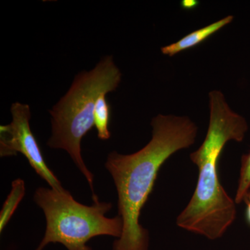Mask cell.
Returning <instances> with one entry per match:
<instances>
[{"label": "cell", "mask_w": 250, "mask_h": 250, "mask_svg": "<svg viewBox=\"0 0 250 250\" xmlns=\"http://www.w3.org/2000/svg\"><path fill=\"white\" fill-rule=\"evenodd\" d=\"M152 139L138 152L114 151L105 164L116 185L123 232L113 250H148L149 233L139 223L143 207L152 192L158 172L172 154L195 142L198 127L187 116L159 114L153 118Z\"/></svg>", "instance_id": "6da1fadb"}, {"label": "cell", "mask_w": 250, "mask_h": 250, "mask_svg": "<svg viewBox=\"0 0 250 250\" xmlns=\"http://www.w3.org/2000/svg\"><path fill=\"white\" fill-rule=\"evenodd\" d=\"M209 99V123L205 141L190 159L198 167L195 192L187 207L177 217L179 228L210 240L223 236L236 217V202L220 184L218 163L225 145L241 142L248 130L246 120L230 108L220 90H212Z\"/></svg>", "instance_id": "7a4b0ae2"}, {"label": "cell", "mask_w": 250, "mask_h": 250, "mask_svg": "<svg viewBox=\"0 0 250 250\" xmlns=\"http://www.w3.org/2000/svg\"><path fill=\"white\" fill-rule=\"evenodd\" d=\"M121 80V70L113 57L106 56L93 70L76 75L68 91L49 111L52 136L47 146L68 153L89 184L94 203L99 202L94 191V176L83 160L81 143L94 126V109L98 97L116 90Z\"/></svg>", "instance_id": "3957f363"}, {"label": "cell", "mask_w": 250, "mask_h": 250, "mask_svg": "<svg viewBox=\"0 0 250 250\" xmlns=\"http://www.w3.org/2000/svg\"><path fill=\"white\" fill-rule=\"evenodd\" d=\"M34 201L45 213L46 231L36 250H42L49 243H61L68 250H92L86 243L98 236L120 238L123 232L121 217H106L112 208L108 202H95L92 206L77 202L67 190L39 188Z\"/></svg>", "instance_id": "277c9868"}, {"label": "cell", "mask_w": 250, "mask_h": 250, "mask_svg": "<svg viewBox=\"0 0 250 250\" xmlns=\"http://www.w3.org/2000/svg\"><path fill=\"white\" fill-rule=\"evenodd\" d=\"M11 112V123L0 126V155L2 157L21 153L25 156L36 173L49 184L51 188L59 191L65 190L46 164L40 147L31 131L29 125L31 110L29 105L14 103Z\"/></svg>", "instance_id": "5b68a950"}, {"label": "cell", "mask_w": 250, "mask_h": 250, "mask_svg": "<svg viewBox=\"0 0 250 250\" xmlns=\"http://www.w3.org/2000/svg\"><path fill=\"white\" fill-rule=\"evenodd\" d=\"M233 21V16L229 15V16H226V17L222 18L216 22L208 24L201 29L192 31L174 43L161 47V52L164 55L173 57L176 54L195 47L204 42L210 36L213 35L220 29H223L224 27L230 24Z\"/></svg>", "instance_id": "8992f818"}, {"label": "cell", "mask_w": 250, "mask_h": 250, "mask_svg": "<svg viewBox=\"0 0 250 250\" xmlns=\"http://www.w3.org/2000/svg\"><path fill=\"white\" fill-rule=\"evenodd\" d=\"M25 184L22 179H17L12 182V188L0 213V232H2L14 215L18 205L25 195Z\"/></svg>", "instance_id": "52a82bcc"}, {"label": "cell", "mask_w": 250, "mask_h": 250, "mask_svg": "<svg viewBox=\"0 0 250 250\" xmlns=\"http://www.w3.org/2000/svg\"><path fill=\"white\" fill-rule=\"evenodd\" d=\"M106 93H103L98 97L94 109V126L98 131L99 139L106 141L111 137L108 126L111 118V106L106 99Z\"/></svg>", "instance_id": "ba28073f"}, {"label": "cell", "mask_w": 250, "mask_h": 250, "mask_svg": "<svg viewBox=\"0 0 250 250\" xmlns=\"http://www.w3.org/2000/svg\"><path fill=\"white\" fill-rule=\"evenodd\" d=\"M250 188V151L242 156L239 181L237 188L235 202L241 204L244 200Z\"/></svg>", "instance_id": "9c48e42d"}, {"label": "cell", "mask_w": 250, "mask_h": 250, "mask_svg": "<svg viewBox=\"0 0 250 250\" xmlns=\"http://www.w3.org/2000/svg\"><path fill=\"white\" fill-rule=\"evenodd\" d=\"M199 1L196 0H183L181 1V6L182 9L186 10H191L196 8L198 6Z\"/></svg>", "instance_id": "30bf717a"}, {"label": "cell", "mask_w": 250, "mask_h": 250, "mask_svg": "<svg viewBox=\"0 0 250 250\" xmlns=\"http://www.w3.org/2000/svg\"><path fill=\"white\" fill-rule=\"evenodd\" d=\"M244 201L246 204V218L248 224L250 225V191L248 192L245 197Z\"/></svg>", "instance_id": "8fae6325"}]
</instances>
